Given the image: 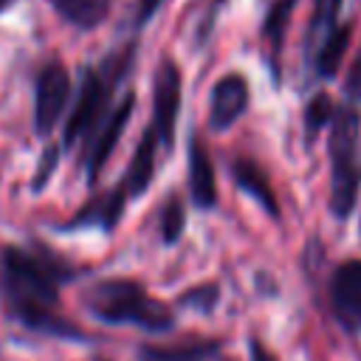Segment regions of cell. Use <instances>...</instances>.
<instances>
[{
  "label": "cell",
  "instance_id": "obj_22",
  "mask_svg": "<svg viewBox=\"0 0 361 361\" xmlns=\"http://www.w3.org/2000/svg\"><path fill=\"white\" fill-rule=\"evenodd\" d=\"M344 93H347V99H350L353 104L361 102V51H358V56L353 59V65H350V71H347Z\"/></svg>",
  "mask_w": 361,
  "mask_h": 361
},
{
  "label": "cell",
  "instance_id": "obj_24",
  "mask_svg": "<svg viewBox=\"0 0 361 361\" xmlns=\"http://www.w3.org/2000/svg\"><path fill=\"white\" fill-rule=\"evenodd\" d=\"M248 347H251V350H248L251 361H276V358L271 355V350H268V347H265L259 338H251V341H248Z\"/></svg>",
  "mask_w": 361,
  "mask_h": 361
},
{
  "label": "cell",
  "instance_id": "obj_17",
  "mask_svg": "<svg viewBox=\"0 0 361 361\" xmlns=\"http://www.w3.org/2000/svg\"><path fill=\"white\" fill-rule=\"evenodd\" d=\"M336 110H338V107L333 104V99H330L327 93H316V96L305 104V130H307V135L313 138L322 127L333 124Z\"/></svg>",
  "mask_w": 361,
  "mask_h": 361
},
{
  "label": "cell",
  "instance_id": "obj_11",
  "mask_svg": "<svg viewBox=\"0 0 361 361\" xmlns=\"http://www.w3.org/2000/svg\"><path fill=\"white\" fill-rule=\"evenodd\" d=\"M189 197L197 209H212L217 203V180H214V166L212 158L203 147L200 138L189 141Z\"/></svg>",
  "mask_w": 361,
  "mask_h": 361
},
{
  "label": "cell",
  "instance_id": "obj_7",
  "mask_svg": "<svg viewBox=\"0 0 361 361\" xmlns=\"http://www.w3.org/2000/svg\"><path fill=\"white\" fill-rule=\"evenodd\" d=\"M133 110H135V93H133V90H127V93L116 102V107L104 116V121L99 124V130H96V135H93V141H90L87 158H85L87 183H90V186L96 183V178H99L102 166H104V164H107V158L113 155V149H116V144H118V138H121V133H124V127H127V121H130Z\"/></svg>",
  "mask_w": 361,
  "mask_h": 361
},
{
  "label": "cell",
  "instance_id": "obj_16",
  "mask_svg": "<svg viewBox=\"0 0 361 361\" xmlns=\"http://www.w3.org/2000/svg\"><path fill=\"white\" fill-rule=\"evenodd\" d=\"M59 17H65L76 28H96L110 8V0H48Z\"/></svg>",
  "mask_w": 361,
  "mask_h": 361
},
{
  "label": "cell",
  "instance_id": "obj_12",
  "mask_svg": "<svg viewBox=\"0 0 361 361\" xmlns=\"http://www.w3.org/2000/svg\"><path fill=\"white\" fill-rule=\"evenodd\" d=\"M231 180H234L245 195H251V197L265 209L268 217H279V203H276L274 189H271V180H268V175L262 172L259 164H254V161H248V158L231 161Z\"/></svg>",
  "mask_w": 361,
  "mask_h": 361
},
{
  "label": "cell",
  "instance_id": "obj_13",
  "mask_svg": "<svg viewBox=\"0 0 361 361\" xmlns=\"http://www.w3.org/2000/svg\"><path fill=\"white\" fill-rule=\"evenodd\" d=\"M158 133L155 127H147L138 138V147L133 152V161H130V169H127V178H124V186H127V195L130 197H138L141 192H147V186L152 183V175H155V149H158Z\"/></svg>",
  "mask_w": 361,
  "mask_h": 361
},
{
  "label": "cell",
  "instance_id": "obj_19",
  "mask_svg": "<svg viewBox=\"0 0 361 361\" xmlns=\"http://www.w3.org/2000/svg\"><path fill=\"white\" fill-rule=\"evenodd\" d=\"M217 299H220L217 282H203V285H197V288L180 293L178 305H180V307H195V310H200V313H212V310L217 307Z\"/></svg>",
  "mask_w": 361,
  "mask_h": 361
},
{
  "label": "cell",
  "instance_id": "obj_10",
  "mask_svg": "<svg viewBox=\"0 0 361 361\" xmlns=\"http://www.w3.org/2000/svg\"><path fill=\"white\" fill-rule=\"evenodd\" d=\"M127 197H130V195H127V186H124V180H121L116 189H110V192L93 197L85 209H79V212H76L68 223H62L59 228H62V231H71V228H87V226H96V228L110 231V228L121 220Z\"/></svg>",
  "mask_w": 361,
  "mask_h": 361
},
{
  "label": "cell",
  "instance_id": "obj_5",
  "mask_svg": "<svg viewBox=\"0 0 361 361\" xmlns=\"http://www.w3.org/2000/svg\"><path fill=\"white\" fill-rule=\"evenodd\" d=\"M178 113H180V68L175 59L164 56L155 71V85H152V127L158 133L161 147L172 149L175 144V127H178Z\"/></svg>",
  "mask_w": 361,
  "mask_h": 361
},
{
  "label": "cell",
  "instance_id": "obj_4",
  "mask_svg": "<svg viewBox=\"0 0 361 361\" xmlns=\"http://www.w3.org/2000/svg\"><path fill=\"white\" fill-rule=\"evenodd\" d=\"M113 82H116V79H113L104 68H102V71L85 68L76 104H73V110H71V116H68V121H65L62 147H73L82 135H87V133L96 127V121H99V116H102V110H104V104H107V99H110Z\"/></svg>",
  "mask_w": 361,
  "mask_h": 361
},
{
  "label": "cell",
  "instance_id": "obj_21",
  "mask_svg": "<svg viewBox=\"0 0 361 361\" xmlns=\"http://www.w3.org/2000/svg\"><path fill=\"white\" fill-rule=\"evenodd\" d=\"M56 164H59V147L51 144V147H45V152H42V158H39V164H37V172H34V178H31V189H34V192H42V189H45V183H48V178L54 175Z\"/></svg>",
  "mask_w": 361,
  "mask_h": 361
},
{
  "label": "cell",
  "instance_id": "obj_20",
  "mask_svg": "<svg viewBox=\"0 0 361 361\" xmlns=\"http://www.w3.org/2000/svg\"><path fill=\"white\" fill-rule=\"evenodd\" d=\"M183 223H186V214H183V203L178 197H169V203L164 206L161 212V237L166 245L178 243V237L183 234Z\"/></svg>",
  "mask_w": 361,
  "mask_h": 361
},
{
  "label": "cell",
  "instance_id": "obj_2",
  "mask_svg": "<svg viewBox=\"0 0 361 361\" xmlns=\"http://www.w3.org/2000/svg\"><path fill=\"white\" fill-rule=\"evenodd\" d=\"M85 310L104 324H135L138 330L166 333L175 327V313L166 302L149 296L135 279H102L82 293Z\"/></svg>",
  "mask_w": 361,
  "mask_h": 361
},
{
  "label": "cell",
  "instance_id": "obj_26",
  "mask_svg": "<svg viewBox=\"0 0 361 361\" xmlns=\"http://www.w3.org/2000/svg\"><path fill=\"white\" fill-rule=\"evenodd\" d=\"M8 3H11V0H0V8H3V6H8Z\"/></svg>",
  "mask_w": 361,
  "mask_h": 361
},
{
  "label": "cell",
  "instance_id": "obj_14",
  "mask_svg": "<svg viewBox=\"0 0 361 361\" xmlns=\"http://www.w3.org/2000/svg\"><path fill=\"white\" fill-rule=\"evenodd\" d=\"M350 37H353V25H338V28H333V31L322 39V45H319V51H316V62H313L319 79L336 76V71H338V65H341V59H344V54H347Z\"/></svg>",
  "mask_w": 361,
  "mask_h": 361
},
{
  "label": "cell",
  "instance_id": "obj_23",
  "mask_svg": "<svg viewBox=\"0 0 361 361\" xmlns=\"http://www.w3.org/2000/svg\"><path fill=\"white\" fill-rule=\"evenodd\" d=\"M161 3H164V0H138V14H135V20H138V25H144L147 20H152Z\"/></svg>",
  "mask_w": 361,
  "mask_h": 361
},
{
  "label": "cell",
  "instance_id": "obj_8",
  "mask_svg": "<svg viewBox=\"0 0 361 361\" xmlns=\"http://www.w3.org/2000/svg\"><path fill=\"white\" fill-rule=\"evenodd\" d=\"M327 293H330V310L341 322V327L358 333L361 330V259L341 262L330 276Z\"/></svg>",
  "mask_w": 361,
  "mask_h": 361
},
{
  "label": "cell",
  "instance_id": "obj_6",
  "mask_svg": "<svg viewBox=\"0 0 361 361\" xmlns=\"http://www.w3.org/2000/svg\"><path fill=\"white\" fill-rule=\"evenodd\" d=\"M71 96V76H68V68L59 62V59H51L39 76H37V90H34V133L37 135H48L62 110H65V102Z\"/></svg>",
  "mask_w": 361,
  "mask_h": 361
},
{
  "label": "cell",
  "instance_id": "obj_18",
  "mask_svg": "<svg viewBox=\"0 0 361 361\" xmlns=\"http://www.w3.org/2000/svg\"><path fill=\"white\" fill-rule=\"evenodd\" d=\"M341 0H316L313 3V20H310V42L313 39H324L333 28H336V17H338Z\"/></svg>",
  "mask_w": 361,
  "mask_h": 361
},
{
  "label": "cell",
  "instance_id": "obj_25",
  "mask_svg": "<svg viewBox=\"0 0 361 361\" xmlns=\"http://www.w3.org/2000/svg\"><path fill=\"white\" fill-rule=\"evenodd\" d=\"M141 361H164V358H155V355H149V353H141Z\"/></svg>",
  "mask_w": 361,
  "mask_h": 361
},
{
  "label": "cell",
  "instance_id": "obj_3",
  "mask_svg": "<svg viewBox=\"0 0 361 361\" xmlns=\"http://www.w3.org/2000/svg\"><path fill=\"white\" fill-rule=\"evenodd\" d=\"M361 116L358 107L344 104L336 110L330 124V212L336 220H344L361 189V152H358Z\"/></svg>",
  "mask_w": 361,
  "mask_h": 361
},
{
  "label": "cell",
  "instance_id": "obj_1",
  "mask_svg": "<svg viewBox=\"0 0 361 361\" xmlns=\"http://www.w3.org/2000/svg\"><path fill=\"white\" fill-rule=\"evenodd\" d=\"M73 271L54 257H39L17 245L3 248V282L8 293V310L28 330L48 333L56 338H85V333L56 313L59 285Z\"/></svg>",
  "mask_w": 361,
  "mask_h": 361
},
{
  "label": "cell",
  "instance_id": "obj_15",
  "mask_svg": "<svg viewBox=\"0 0 361 361\" xmlns=\"http://www.w3.org/2000/svg\"><path fill=\"white\" fill-rule=\"evenodd\" d=\"M293 6H296V0H274L268 14H265V23H262V37H265V42L271 48L274 71L279 68V54H282V45H285V31H288Z\"/></svg>",
  "mask_w": 361,
  "mask_h": 361
},
{
  "label": "cell",
  "instance_id": "obj_9",
  "mask_svg": "<svg viewBox=\"0 0 361 361\" xmlns=\"http://www.w3.org/2000/svg\"><path fill=\"white\" fill-rule=\"evenodd\" d=\"M248 107V82L243 73H226L212 87L209 102V127L212 130H228Z\"/></svg>",
  "mask_w": 361,
  "mask_h": 361
}]
</instances>
